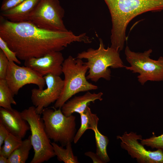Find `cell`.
I'll return each mask as SVG.
<instances>
[{
  "instance_id": "obj_1",
  "label": "cell",
  "mask_w": 163,
  "mask_h": 163,
  "mask_svg": "<svg viewBox=\"0 0 163 163\" xmlns=\"http://www.w3.org/2000/svg\"><path fill=\"white\" fill-rule=\"evenodd\" d=\"M0 37L16 53L19 59L24 61L52 51H60L74 42L89 43L91 40L86 33L76 35L70 30H48L30 21L13 22L1 15Z\"/></svg>"
},
{
  "instance_id": "obj_2",
  "label": "cell",
  "mask_w": 163,
  "mask_h": 163,
  "mask_svg": "<svg viewBox=\"0 0 163 163\" xmlns=\"http://www.w3.org/2000/svg\"><path fill=\"white\" fill-rule=\"evenodd\" d=\"M104 0L111 18L110 46L119 52L124 48L127 27L132 19L146 12L163 10V0Z\"/></svg>"
},
{
  "instance_id": "obj_3",
  "label": "cell",
  "mask_w": 163,
  "mask_h": 163,
  "mask_svg": "<svg viewBox=\"0 0 163 163\" xmlns=\"http://www.w3.org/2000/svg\"><path fill=\"white\" fill-rule=\"evenodd\" d=\"M98 48H90L78 53L76 58L87 59L85 62L88 68L87 79L96 82L101 78L107 80L110 79L111 71L113 69L125 67L120 56L119 52L112 47L105 48L102 40L99 39Z\"/></svg>"
},
{
  "instance_id": "obj_4",
  "label": "cell",
  "mask_w": 163,
  "mask_h": 163,
  "mask_svg": "<svg viewBox=\"0 0 163 163\" xmlns=\"http://www.w3.org/2000/svg\"><path fill=\"white\" fill-rule=\"evenodd\" d=\"M88 70V66L81 59L69 56L64 60L62 65V72L64 76V86L54 107L61 108L73 96L79 92L97 89V86L87 80L86 74Z\"/></svg>"
},
{
  "instance_id": "obj_5",
  "label": "cell",
  "mask_w": 163,
  "mask_h": 163,
  "mask_svg": "<svg viewBox=\"0 0 163 163\" xmlns=\"http://www.w3.org/2000/svg\"><path fill=\"white\" fill-rule=\"evenodd\" d=\"M21 112L23 118L29 125L31 132L30 139L34 155L30 163H42L55 156L43 120L40 114L37 113L35 107H30Z\"/></svg>"
},
{
  "instance_id": "obj_6",
  "label": "cell",
  "mask_w": 163,
  "mask_h": 163,
  "mask_svg": "<svg viewBox=\"0 0 163 163\" xmlns=\"http://www.w3.org/2000/svg\"><path fill=\"white\" fill-rule=\"evenodd\" d=\"M45 128L50 139L63 147L73 141L76 133V118L64 115L61 108H46L42 113Z\"/></svg>"
},
{
  "instance_id": "obj_7",
  "label": "cell",
  "mask_w": 163,
  "mask_h": 163,
  "mask_svg": "<svg viewBox=\"0 0 163 163\" xmlns=\"http://www.w3.org/2000/svg\"><path fill=\"white\" fill-rule=\"evenodd\" d=\"M152 51L149 49L143 52H135L128 46L125 49L126 59L130 66L125 68L138 73V80L142 85L149 81H163V57L161 56L157 60L151 59Z\"/></svg>"
},
{
  "instance_id": "obj_8",
  "label": "cell",
  "mask_w": 163,
  "mask_h": 163,
  "mask_svg": "<svg viewBox=\"0 0 163 163\" xmlns=\"http://www.w3.org/2000/svg\"><path fill=\"white\" fill-rule=\"evenodd\" d=\"M64 14L58 0H40L30 14L29 21L44 30L66 31L63 20Z\"/></svg>"
},
{
  "instance_id": "obj_9",
  "label": "cell",
  "mask_w": 163,
  "mask_h": 163,
  "mask_svg": "<svg viewBox=\"0 0 163 163\" xmlns=\"http://www.w3.org/2000/svg\"><path fill=\"white\" fill-rule=\"evenodd\" d=\"M5 80L14 95L27 84L36 85L40 89L46 85L43 76L39 73L28 67L21 66L11 61L9 62Z\"/></svg>"
},
{
  "instance_id": "obj_10",
  "label": "cell",
  "mask_w": 163,
  "mask_h": 163,
  "mask_svg": "<svg viewBox=\"0 0 163 163\" xmlns=\"http://www.w3.org/2000/svg\"><path fill=\"white\" fill-rule=\"evenodd\" d=\"M122 148L126 151L131 158H135L140 163H163V152L160 149L152 151L146 149L139 140L142 136L136 133L125 132L121 136H118Z\"/></svg>"
},
{
  "instance_id": "obj_11",
  "label": "cell",
  "mask_w": 163,
  "mask_h": 163,
  "mask_svg": "<svg viewBox=\"0 0 163 163\" xmlns=\"http://www.w3.org/2000/svg\"><path fill=\"white\" fill-rule=\"evenodd\" d=\"M46 88H34L31 90V99L37 113H42L43 110L59 98L64 86V80L59 76L49 74L43 76Z\"/></svg>"
},
{
  "instance_id": "obj_12",
  "label": "cell",
  "mask_w": 163,
  "mask_h": 163,
  "mask_svg": "<svg viewBox=\"0 0 163 163\" xmlns=\"http://www.w3.org/2000/svg\"><path fill=\"white\" fill-rule=\"evenodd\" d=\"M64 60L60 51H52L39 58H32L24 61L25 66L44 76L49 74L59 76L62 73Z\"/></svg>"
},
{
  "instance_id": "obj_13",
  "label": "cell",
  "mask_w": 163,
  "mask_h": 163,
  "mask_svg": "<svg viewBox=\"0 0 163 163\" xmlns=\"http://www.w3.org/2000/svg\"><path fill=\"white\" fill-rule=\"evenodd\" d=\"M0 123L10 133L21 139L30 129L29 125L23 118L21 112L14 109L8 110L0 107Z\"/></svg>"
},
{
  "instance_id": "obj_14",
  "label": "cell",
  "mask_w": 163,
  "mask_h": 163,
  "mask_svg": "<svg viewBox=\"0 0 163 163\" xmlns=\"http://www.w3.org/2000/svg\"><path fill=\"white\" fill-rule=\"evenodd\" d=\"M103 95L101 92L92 93L88 91L82 95L75 96L68 101L61 107V111L66 116L75 112L79 114L85 111L90 102L94 103L97 100L102 101Z\"/></svg>"
},
{
  "instance_id": "obj_15",
  "label": "cell",
  "mask_w": 163,
  "mask_h": 163,
  "mask_svg": "<svg viewBox=\"0 0 163 163\" xmlns=\"http://www.w3.org/2000/svg\"><path fill=\"white\" fill-rule=\"evenodd\" d=\"M40 0H24L16 6L4 11L1 15L13 22L29 21L30 14Z\"/></svg>"
},
{
  "instance_id": "obj_16",
  "label": "cell",
  "mask_w": 163,
  "mask_h": 163,
  "mask_svg": "<svg viewBox=\"0 0 163 163\" xmlns=\"http://www.w3.org/2000/svg\"><path fill=\"white\" fill-rule=\"evenodd\" d=\"M89 126L88 129L94 132L96 147V153L100 156L104 163L109 162L110 159L107 153V147L109 142L108 137L102 134L98 129L99 118L95 114L92 113L88 107Z\"/></svg>"
},
{
  "instance_id": "obj_17",
  "label": "cell",
  "mask_w": 163,
  "mask_h": 163,
  "mask_svg": "<svg viewBox=\"0 0 163 163\" xmlns=\"http://www.w3.org/2000/svg\"><path fill=\"white\" fill-rule=\"evenodd\" d=\"M32 147L30 136L22 140L21 145L11 154L8 158V163H25Z\"/></svg>"
},
{
  "instance_id": "obj_18",
  "label": "cell",
  "mask_w": 163,
  "mask_h": 163,
  "mask_svg": "<svg viewBox=\"0 0 163 163\" xmlns=\"http://www.w3.org/2000/svg\"><path fill=\"white\" fill-rule=\"evenodd\" d=\"M68 143L66 146V148L59 146L56 142H51L56 156L58 160L65 163H78L77 157L73 153L71 144Z\"/></svg>"
},
{
  "instance_id": "obj_19",
  "label": "cell",
  "mask_w": 163,
  "mask_h": 163,
  "mask_svg": "<svg viewBox=\"0 0 163 163\" xmlns=\"http://www.w3.org/2000/svg\"><path fill=\"white\" fill-rule=\"evenodd\" d=\"M13 94L5 79L0 80V107L12 110L11 105H16Z\"/></svg>"
},
{
  "instance_id": "obj_20",
  "label": "cell",
  "mask_w": 163,
  "mask_h": 163,
  "mask_svg": "<svg viewBox=\"0 0 163 163\" xmlns=\"http://www.w3.org/2000/svg\"><path fill=\"white\" fill-rule=\"evenodd\" d=\"M22 139L9 133L4 145L0 148V155L8 158L11 154L22 143Z\"/></svg>"
},
{
  "instance_id": "obj_21",
  "label": "cell",
  "mask_w": 163,
  "mask_h": 163,
  "mask_svg": "<svg viewBox=\"0 0 163 163\" xmlns=\"http://www.w3.org/2000/svg\"><path fill=\"white\" fill-rule=\"evenodd\" d=\"M88 106L85 111L79 114L81 118V125L76 133L73 142L76 143L86 130L88 129L89 126V118L88 113Z\"/></svg>"
},
{
  "instance_id": "obj_22",
  "label": "cell",
  "mask_w": 163,
  "mask_h": 163,
  "mask_svg": "<svg viewBox=\"0 0 163 163\" xmlns=\"http://www.w3.org/2000/svg\"><path fill=\"white\" fill-rule=\"evenodd\" d=\"M140 141L144 146L150 147L152 149H160L163 152V134L157 136H153L149 138L142 139Z\"/></svg>"
},
{
  "instance_id": "obj_23",
  "label": "cell",
  "mask_w": 163,
  "mask_h": 163,
  "mask_svg": "<svg viewBox=\"0 0 163 163\" xmlns=\"http://www.w3.org/2000/svg\"><path fill=\"white\" fill-rule=\"evenodd\" d=\"M0 48L4 53L9 61L14 62L18 64H21V62L17 56L16 53L11 50L7 43L1 37H0Z\"/></svg>"
},
{
  "instance_id": "obj_24",
  "label": "cell",
  "mask_w": 163,
  "mask_h": 163,
  "mask_svg": "<svg viewBox=\"0 0 163 163\" xmlns=\"http://www.w3.org/2000/svg\"><path fill=\"white\" fill-rule=\"evenodd\" d=\"M9 61L4 53L0 50V80L5 79Z\"/></svg>"
},
{
  "instance_id": "obj_25",
  "label": "cell",
  "mask_w": 163,
  "mask_h": 163,
  "mask_svg": "<svg viewBox=\"0 0 163 163\" xmlns=\"http://www.w3.org/2000/svg\"><path fill=\"white\" fill-rule=\"evenodd\" d=\"M9 133L5 127L0 123V148L2 146Z\"/></svg>"
},
{
  "instance_id": "obj_26",
  "label": "cell",
  "mask_w": 163,
  "mask_h": 163,
  "mask_svg": "<svg viewBox=\"0 0 163 163\" xmlns=\"http://www.w3.org/2000/svg\"><path fill=\"white\" fill-rule=\"evenodd\" d=\"M85 155L91 158L93 163H104L103 160L100 156L96 153H94L91 151L85 152Z\"/></svg>"
},
{
  "instance_id": "obj_27",
  "label": "cell",
  "mask_w": 163,
  "mask_h": 163,
  "mask_svg": "<svg viewBox=\"0 0 163 163\" xmlns=\"http://www.w3.org/2000/svg\"><path fill=\"white\" fill-rule=\"evenodd\" d=\"M0 163H8V158L2 155H0Z\"/></svg>"
}]
</instances>
